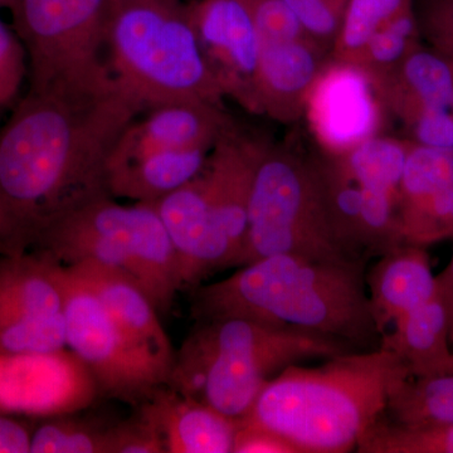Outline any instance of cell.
Instances as JSON below:
<instances>
[{"label":"cell","mask_w":453,"mask_h":453,"mask_svg":"<svg viewBox=\"0 0 453 453\" xmlns=\"http://www.w3.org/2000/svg\"><path fill=\"white\" fill-rule=\"evenodd\" d=\"M142 112L118 85L28 88L0 127V256L31 252L57 220L111 196L107 160Z\"/></svg>","instance_id":"6da1fadb"},{"label":"cell","mask_w":453,"mask_h":453,"mask_svg":"<svg viewBox=\"0 0 453 453\" xmlns=\"http://www.w3.org/2000/svg\"><path fill=\"white\" fill-rule=\"evenodd\" d=\"M365 264L267 256L225 280L199 285L192 290L190 311L196 321L249 319L371 350L380 347L381 335L369 303Z\"/></svg>","instance_id":"7a4b0ae2"},{"label":"cell","mask_w":453,"mask_h":453,"mask_svg":"<svg viewBox=\"0 0 453 453\" xmlns=\"http://www.w3.org/2000/svg\"><path fill=\"white\" fill-rule=\"evenodd\" d=\"M410 377L389 349L356 350L275 375L240 422L275 432L297 453L356 452Z\"/></svg>","instance_id":"3957f363"},{"label":"cell","mask_w":453,"mask_h":453,"mask_svg":"<svg viewBox=\"0 0 453 453\" xmlns=\"http://www.w3.org/2000/svg\"><path fill=\"white\" fill-rule=\"evenodd\" d=\"M356 351L342 340L242 318L196 321L175 350L166 386L242 419L259 393L288 366Z\"/></svg>","instance_id":"277c9868"},{"label":"cell","mask_w":453,"mask_h":453,"mask_svg":"<svg viewBox=\"0 0 453 453\" xmlns=\"http://www.w3.org/2000/svg\"><path fill=\"white\" fill-rule=\"evenodd\" d=\"M105 49L116 85L142 111L168 101L222 104L225 98L203 53L188 5L179 0L111 4Z\"/></svg>","instance_id":"5b68a950"},{"label":"cell","mask_w":453,"mask_h":453,"mask_svg":"<svg viewBox=\"0 0 453 453\" xmlns=\"http://www.w3.org/2000/svg\"><path fill=\"white\" fill-rule=\"evenodd\" d=\"M32 251L64 266L94 262L120 271L162 314L183 291L177 252L149 203L122 205L111 196H100L53 223Z\"/></svg>","instance_id":"8992f818"},{"label":"cell","mask_w":453,"mask_h":453,"mask_svg":"<svg viewBox=\"0 0 453 453\" xmlns=\"http://www.w3.org/2000/svg\"><path fill=\"white\" fill-rule=\"evenodd\" d=\"M273 255L332 264L366 262L351 255L336 235L318 155L270 142L253 178L249 228L237 267Z\"/></svg>","instance_id":"52a82bcc"},{"label":"cell","mask_w":453,"mask_h":453,"mask_svg":"<svg viewBox=\"0 0 453 453\" xmlns=\"http://www.w3.org/2000/svg\"><path fill=\"white\" fill-rule=\"evenodd\" d=\"M110 8L111 0H16L11 12L27 53L28 88H113L101 59Z\"/></svg>","instance_id":"ba28073f"},{"label":"cell","mask_w":453,"mask_h":453,"mask_svg":"<svg viewBox=\"0 0 453 453\" xmlns=\"http://www.w3.org/2000/svg\"><path fill=\"white\" fill-rule=\"evenodd\" d=\"M65 344L98 395L139 407L166 386L170 368L138 344L73 268L64 266Z\"/></svg>","instance_id":"9c48e42d"},{"label":"cell","mask_w":453,"mask_h":453,"mask_svg":"<svg viewBox=\"0 0 453 453\" xmlns=\"http://www.w3.org/2000/svg\"><path fill=\"white\" fill-rule=\"evenodd\" d=\"M62 273L43 252L0 256V354L67 348Z\"/></svg>","instance_id":"30bf717a"},{"label":"cell","mask_w":453,"mask_h":453,"mask_svg":"<svg viewBox=\"0 0 453 453\" xmlns=\"http://www.w3.org/2000/svg\"><path fill=\"white\" fill-rule=\"evenodd\" d=\"M96 381L73 350L0 354V412L41 419L81 412Z\"/></svg>","instance_id":"8fae6325"},{"label":"cell","mask_w":453,"mask_h":453,"mask_svg":"<svg viewBox=\"0 0 453 453\" xmlns=\"http://www.w3.org/2000/svg\"><path fill=\"white\" fill-rule=\"evenodd\" d=\"M390 115L375 82L359 67L330 57L305 107L320 153L338 157L381 135Z\"/></svg>","instance_id":"7c38bea8"},{"label":"cell","mask_w":453,"mask_h":453,"mask_svg":"<svg viewBox=\"0 0 453 453\" xmlns=\"http://www.w3.org/2000/svg\"><path fill=\"white\" fill-rule=\"evenodd\" d=\"M188 11L225 97L259 115L261 41L247 0H198Z\"/></svg>","instance_id":"4fadbf2b"},{"label":"cell","mask_w":453,"mask_h":453,"mask_svg":"<svg viewBox=\"0 0 453 453\" xmlns=\"http://www.w3.org/2000/svg\"><path fill=\"white\" fill-rule=\"evenodd\" d=\"M268 144L235 125L211 149L201 173L211 217L228 244L231 267H237L242 255L253 178Z\"/></svg>","instance_id":"5bb4252c"},{"label":"cell","mask_w":453,"mask_h":453,"mask_svg":"<svg viewBox=\"0 0 453 453\" xmlns=\"http://www.w3.org/2000/svg\"><path fill=\"white\" fill-rule=\"evenodd\" d=\"M142 112L116 140L107 165L153 151L211 150L237 125L222 104L205 100L168 101Z\"/></svg>","instance_id":"9a60e30c"},{"label":"cell","mask_w":453,"mask_h":453,"mask_svg":"<svg viewBox=\"0 0 453 453\" xmlns=\"http://www.w3.org/2000/svg\"><path fill=\"white\" fill-rule=\"evenodd\" d=\"M201 173L159 201L149 203L177 252L183 290L190 291L211 273L231 267L228 244L211 217Z\"/></svg>","instance_id":"2e32d148"},{"label":"cell","mask_w":453,"mask_h":453,"mask_svg":"<svg viewBox=\"0 0 453 453\" xmlns=\"http://www.w3.org/2000/svg\"><path fill=\"white\" fill-rule=\"evenodd\" d=\"M330 52L311 38L261 44L257 95L259 115L292 124L305 115L312 86Z\"/></svg>","instance_id":"e0dca14e"},{"label":"cell","mask_w":453,"mask_h":453,"mask_svg":"<svg viewBox=\"0 0 453 453\" xmlns=\"http://www.w3.org/2000/svg\"><path fill=\"white\" fill-rule=\"evenodd\" d=\"M139 412L154 423L166 453H234L240 421L164 386Z\"/></svg>","instance_id":"ac0fdd59"},{"label":"cell","mask_w":453,"mask_h":453,"mask_svg":"<svg viewBox=\"0 0 453 453\" xmlns=\"http://www.w3.org/2000/svg\"><path fill=\"white\" fill-rule=\"evenodd\" d=\"M365 283L380 335L396 320L431 300L437 291L426 247L405 242L380 256L365 273Z\"/></svg>","instance_id":"d6986e66"},{"label":"cell","mask_w":453,"mask_h":453,"mask_svg":"<svg viewBox=\"0 0 453 453\" xmlns=\"http://www.w3.org/2000/svg\"><path fill=\"white\" fill-rule=\"evenodd\" d=\"M85 280L127 334L172 371L175 350L148 295L129 276L94 262L67 266Z\"/></svg>","instance_id":"ffe728a7"},{"label":"cell","mask_w":453,"mask_h":453,"mask_svg":"<svg viewBox=\"0 0 453 453\" xmlns=\"http://www.w3.org/2000/svg\"><path fill=\"white\" fill-rule=\"evenodd\" d=\"M390 115L405 125L422 113L451 110L453 59L419 44L378 85Z\"/></svg>","instance_id":"44dd1931"},{"label":"cell","mask_w":453,"mask_h":453,"mask_svg":"<svg viewBox=\"0 0 453 453\" xmlns=\"http://www.w3.org/2000/svg\"><path fill=\"white\" fill-rule=\"evenodd\" d=\"M449 327V306L436 291L427 303L396 320L395 329L381 335L380 347L402 360L411 378L453 374Z\"/></svg>","instance_id":"7402d4cb"},{"label":"cell","mask_w":453,"mask_h":453,"mask_svg":"<svg viewBox=\"0 0 453 453\" xmlns=\"http://www.w3.org/2000/svg\"><path fill=\"white\" fill-rule=\"evenodd\" d=\"M211 150H165L140 155L106 166L107 189L113 198L153 203L195 179Z\"/></svg>","instance_id":"603a6c76"},{"label":"cell","mask_w":453,"mask_h":453,"mask_svg":"<svg viewBox=\"0 0 453 453\" xmlns=\"http://www.w3.org/2000/svg\"><path fill=\"white\" fill-rule=\"evenodd\" d=\"M411 145L412 142L408 139L381 134L360 142L347 153L330 157L357 186L401 198L399 189Z\"/></svg>","instance_id":"cb8c5ba5"},{"label":"cell","mask_w":453,"mask_h":453,"mask_svg":"<svg viewBox=\"0 0 453 453\" xmlns=\"http://www.w3.org/2000/svg\"><path fill=\"white\" fill-rule=\"evenodd\" d=\"M414 4L416 0H347L330 57L356 64L372 35Z\"/></svg>","instance_id":"d4e9b609"},{"label":"cell","mask_w":453,"mask_h":453,"mask_svg":"<svg viewBox=\"0 0 453 453\" xmlns=\"http://www.w3.org/2000/svg\"><path fill=\"white\" fill-rule=\"evenodd\" d=\"M384 416L402 425L453 423V374L408 378L390 396Z\"/></svg>","instance_id":"484cf974"},{"label":"cell","mask_w":453,"mask_h":453,"mask_svg":"<svg viewBox=\"0 0 453 453\" xmlns=\"http://www.w3.org/2000/svg\"><path fill=\"white\" fill-rule=\"evenodd\" d=\"M359 453H453V423L402 425L381 417L366 432Z\"/></svg>","instance_id":"4316f807"},{"label":"cell","mask_w":453,"mask_h":453,"mask_svg":"<svg viewBox=\"0 0 453 453\" xmlns=\"http://www.w3.org/2000/svg\"><path fill=\"white\" fill-rule=\"evenodd\" d=\"M77 413L35 419L31 453H109L110 425Z\"/></svg>","instance_id":"83f0119b"},{"label":"cell","mask_w":453,"mask_h":453,"mask_svg":"<svg viewBox=\"0 0 453 453\" xmlns=\"http://www.w3.org/2000/svg\"><path fill=\"white\" fill-rule=\"evenodd\" d=\"M422 43L418 19L413 8L375 33L354 65H359L378 88L405 57Z\"/></svg>","instance_id":"f1b7e54d"},{"label":"cell","mask_w":453,"mask_h":453,"mask_svg":"<svg viewBox=\"0 0 453 453\" xmlns=\"http://www.w3.org/2000/svg\"><path fill=\"white\" fill-rule=\"evenodd\" d=\"M398 220L405 243L427 247L453 240V186L399 203Z\"/></svg>","instance_id":"f546056e"},{"label":"cell","mask_w":453,"mask_h":453,"mask_svg":"<svg viewBox=\"0 0 453 453\" xmlns=\"http://www.w3.org/2000/svg\"><path fill=\"white\" fill-rule=\"evenodd\" d=\"M453 186V148L411 145L401 181V202ZM399 202V203H401Z\"/></svg>","instance_id":"4dcf8cb0"},{"label":"cell","mask_w":453,"mask_h":453,"mask_svg":"<svg viewBox=\"0 0 453 453\" xmlns=\"http://www.w3.org/2000/svg\"><path fill=\"white\" fill-rule=\"evenodd\" d=\"M28 77V61L22 41L16 31L0 19V111L13 107Z\"/></svg>","instance_id":"1f68e13d"},{"label":"cell","mask_w":453,"mask_h":453,"mask_svg":"<svg viewBox=\"0 0 453 453\" xmlns=\"http://www.w3.org/2000/svg\"><path fill=\"white\" fill-rule=\"evenodd\" d=\"M422 40L453 59V0H416Z\"/></svg>","instance_id":"d6a6232c"},{"label":"cell","mask_w":453,"mask_h":453,"mask_svg":"<svg viewBox=\"0 0 453 453\" xmlns=\"http://www.w3.org/2000/svg\"><path fill=\"white\" fill-rule=\"evenodd\" d=\"M109 453H166L154 423L142 412L134 418L110 425Z\"/></svg>","instance_id":"836d02e7"},{"label":"cell","mask_w":453,"mask_h":453,"mask_svg":"<svg viewBox=\"0 0 453 453\" xmlns=\"http://www.w3.org/2000/svg\"><path fill=\"white\" fill-rule=\"evenodd\" d=\"M405 139L417 145L453 148L452 110H436L422 113L405 125Z\"/></svg>","instance_id":"e575fe53"},{"label":"cell","mask_w":453,"mask_h":453,"mask_svg":"<svg viewBox=\"0 0 453 453\" xmlns=\"http://www.w3.org/2000/svg\"><path fill=\"white\" fill-rule=\"evenodd\" d=\"M234 453H297L296 449L275 432L240 422Z\"/></svg>","instance_id":"d590c367"},{"label":"cell","mask_w":453,"mask_h":453,"mask_svg":"<svg viewBox=\"0 0 453 453\" xmlns=\"http://www.w3.org/2000/svg\"><path fill=\"white\" fill-rule=\"evenodd\" d=\"M35 419L0 412V453H31Z\"/></svg>","instance_id":"8d00e7d4"},{"label":"cell","mask_w":453,"mask_h":453,"mask_svg":"<svg viewBox=\"0 0 453 453\" xmlns=\"http://www.w3.org/2000/svg\"><path fill=\"white\" fill-rule=\"evenodd\" d=\"M437 280V292L446 301L449 306V316L453 311V256L449 266L436 276Z\"/></svg>","instance_id":"74e56055"},{"label":"cell","mask_w":453,"mask_h":453,"mask_svg":"<svg viewBox=\"0 0 453 453\" xmlns=\"http://www.w3.org/2000/svg\"><path fill=\"white\" fill-rule=\"evenodd\" d=\"M449 335H451V342L453 344V311L451 312V316H449Z\"/></svg>","instance_id":"f35d334b"},{"label":"cell","mask_w":453,"mask_h":453,"mask_svg":"<svg viewBox=\"0 0 453 453\" xmlns=\"http://www.w3.org/2000/svg\"><path fill=\"white\" fill-rule=\"evenodd\" d=\"M127 2V0H111V4H116V3Z\"/></svg>","instance_id":"ab89813d"},{"label":"cell","mask_w":453,"mask_h":453,"mask_svg":"<svg viewBox=\"0 0 453 453\" xmlns=\"http://www.w3.org/2000/svg\"><path fill=\"white\" fill-rule=\"evenodd\" d=\"M451 110H452V112H453V100H452V106H451Z\"/></svg>","instance_id":"60d3db41"},{"label":"cell","mask_w":453,"mask_h":453,"mask_svg":"<svg viewBox=\"0 0 453 453\" xmlns=\"http://www.w3.org/2000/svg\"><path fill=\"white\" fill-rule=\"evenodd\" d=\"M342 2H347V0H342Z\"/></svg>","instance_id":"b9f144b4"}]
</instances>
